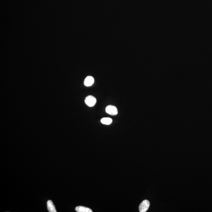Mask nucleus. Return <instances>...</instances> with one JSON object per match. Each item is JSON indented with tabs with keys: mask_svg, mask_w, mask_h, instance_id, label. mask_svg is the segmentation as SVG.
<instances>
[{
	"mask_svg": "<svg viewBox=\"0 0 212 212\" xmlns=\"http://www.w3.org/2000/svg\"><path fill=\"white\" fill-rule=\"evenodd\" d=\"M85 103L89 107H92L94 106L96 103V99L94 97L92 96H89L86 98L85 100Z\"/></svg>",
	"mask_w": 212,
	"mask_h": 212,
	"instance_id": "f257e3e1",
	"label": "nucleus"
},
{
	"mask_svg": "<svg viewBox=\"0 0 212 212\" xmlns=\"http://www.w3.org/2000/svg\"><path fill=\"white\" fill-rule=\"evenodd\" d=\"M105 111L107 114L112 116L116 115L118 113L116 107L112 105H109L106 106L105 108Z\"/></svg>",
	"mask_w": 212,
	"mask_h": 212,
	"instance_id": "f03ea898",
	"label": "nucleus"
},
{
	"mask_svg": "<svg viewBox=\"0 0 212 212\" xmlns=\"http://www.w3.org/2000/svg\"><path fill=\"white\" fill-rule=\"evenodd\" d=\"M150 206V202L148 200H145L142 201L139 206V211L140 212H146Z\"/></svg>",
	"mask_w": 212,
	"mask_h": 212,
	"instance_id": "7ed1b4c3",
	"label": "nucleus"
},
{
	"mask_svg": "<svg viewBox=\"0 0 212 212\" xmlns=\"http://www.w3.org/2000/svg\"><path fill=\"white\" fill-rule=\"evenodd\" d=\"M94 79L92 76H88L85 79L84 85L85 86L90 87L94 83Z\"/></svg>",
	"mask_w": 212,
	"mask_h": 212,
	"instance_id": "20e7f679",
	"label": "nucleus"
},
{
	"mask_svg": "<svg viewBox=\"0 0 212 212\" xmlns=\"http://www.w3.org/2000/svg\"><path fill=\"white\" fill-rule=\"evenodd\" d=\"M47 208L48 211L50 212H56L55 207L52 201L48 200L47 203Z\"/></svg>",
	"mask_w": 212,
	"mask_h": 212,
	"instance_id": "39448f33",
	"label": "nucleus"
},
{
	"mask_svg": "<svg viewBox=\"0 0 212 212\" xmlns=\"http://www.w3.org/2000/svg\"><path fill=\"white\" fill-rule=\"evenodd\" d=\"M75 211L77 212H92V211L88 207L83 206H77L75 208Z\"/></svg>",
	"mask_w": 212,
	"mask_h": 212,
	"instance_id": "423d86ee",
	"label": "nucleus"
},
{
	"mask_svg": "<svg viewBox=\"0 0 212 212\" xmlns=\"http://www.w3.org/2000/svg\"><path fill=\"white\" fill-rule=\"evenodd\" d=\"M101 123L104 125H109L112 123V120L109 118H104L101 119Z\"/></svg>",
	"mask_w": 212,
	"mask_h": 212,
	"instance_id": "0eeeda50",
	"label": "nucleus"
}]
</instances>
